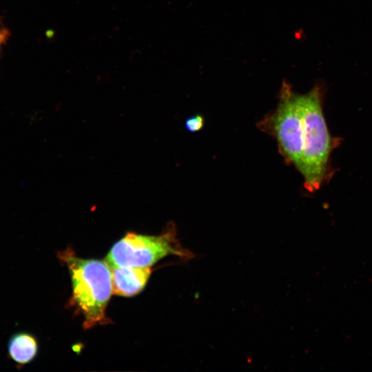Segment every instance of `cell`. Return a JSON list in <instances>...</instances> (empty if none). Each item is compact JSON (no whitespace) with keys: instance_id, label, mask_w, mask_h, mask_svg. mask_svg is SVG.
<instances>
[{"instance_id":"cell-7","label":"cell","mask_w":372,"mask_h":372,"mask_svg":"<svg viewBox=\"0 0 372 372\" xmlns=\"http://www.w3.org/2000/svg\"><path fill=\"white\" fill-rule=\"evenodd\" d=\"M204 125V118L200 114L189 118L185 121V127L191 132L200 130Z\"/></svg>"},{"instance_id":"cell-6","label":"cell","mask_w":372,"mask_h":372,"mask_svg":"<svg viewBox=\"0 0 372 372\" xmlns=\"http://www.w3.org/2000/svg\"><path fill=\"white\" fill-rule=\"evenodd\" d=\"M38 349L36 339L27 333L14 334L8 342V354L16 363L23 365L31 362Z\"/></svg>"},{"instance_id":"cell-1","label":"cell","mask_w":372,"mask_h":372,"mask_svg":"<svg viewBox=\"0 0 372 372\" xmlns=\"http://www.w3.org/2000/svg\"><path fill=\"white\" fill-rule=\"evenodd\" d=\"M60 258L68 267L72 285L71 301L84 318V328L107 323L105 309L112 293L109 266L101 260L78 258L69 249Z\"/></svg>"},{"instance_id":"cell-2","label":"cell","mask_w":372,"mask_h":372,"mask_svg":"<svg viewBox=\"0 0 372 372\" xmlns=\"http://www.w3.org/2000/svg\"><path fill=\"white\" fill-rule=\"evenodd\" d=\"M322 90L315 85L304 94H298L302 120V156L299 172L304 187L312 192L322 184L327 169L332 141L322 107Z\"/></svg>"},{"instance_id":"cell-5","label":"cell","mask_w":372,"mask_h":372,"mask_svg":"<svg viewBox=\"0 0 372 372\" xmlns=\"http://www.w3.org/2000/svg\"><path fill=\"white\" fill-rule=\"evenodd\" d=\"M112 293L132 296L145 287L150 274V267H118L112 268Z\"/></svg>"},{"instance_id":"cell-3","label":"cell","mask_w":372,"mask_h":372,"mask_svg":"<svg viewBox=\"0 0 372 372\" xmlns=\"http://www.w3.org/2000/svg\"><path fill=\"white\" fill-rule=\"evenodd\" d=\"M176 256L188 260L194 254L182 247L176 238L174 223L168 224L158 236H145L128 233L118 241L105 258L110 269L118 267H150L159 260Z\"/></svg>"},{"instance_id":"cell-8","label":"cell","mask_w":372,"mask_h":372,"mask_svg":"<svg viewBox=\"0 0 372 372\" xmlns=\"http://www.w3.org/2000/svg\"><path fill=\"white\" fill-rule=\"evenodd\" d=\"M9 37V31L0 19V49L6 42Z\"/></svg>"},{"instance_id":"cell-4","label":"cell","mask_w":372,"mask_h":372,"mask_svg":"<svg viewBox=\"0 0 372 372\" xmlns=\"http://www.w3.org/2000/svg\"><path fill=\"white\" fill-rule=\"evenodd\" d=\"M262 132L273 136L286 163L299 171L302 156V120L298 99L291 86L283 81L276 108L258 123Z\"/></svg>"}]
</instances>
